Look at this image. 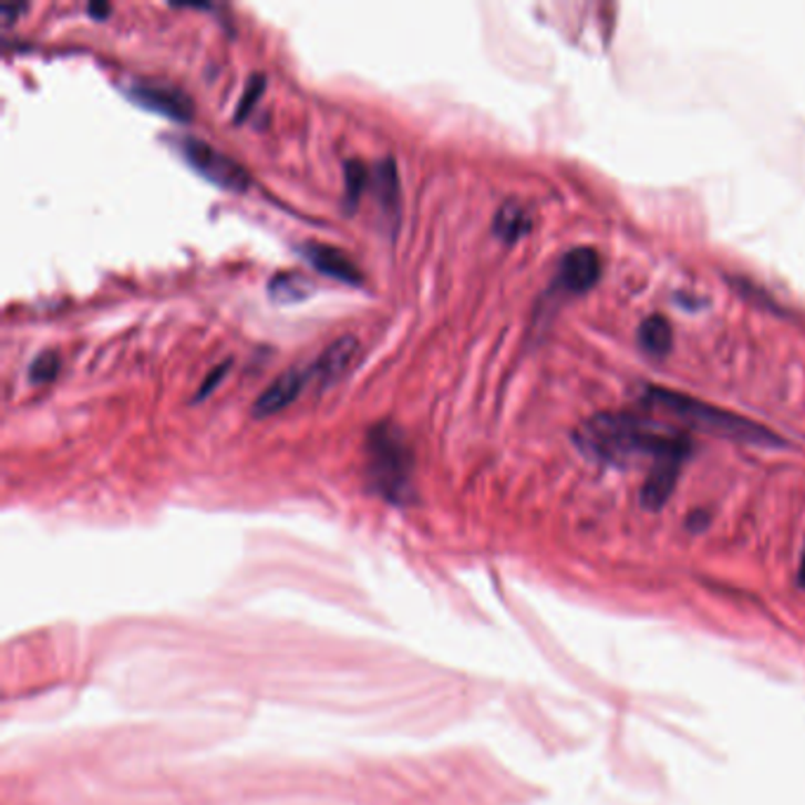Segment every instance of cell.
Returning a JSON list of instances; mask_svg holds the SVG:
<instances>
[{
    "label": "cell",
    "instance_id": "277c9868",
    "mask_svg": "<svg viewBox=\"0 0 805 805\" xmlns=\"http://www.w3.org/2000/svg\"><path fill=\"white\" fill-rule=\"evenodd\" d=\"M180 152L187 164L210 185L227 192H246L250 187V175L239 161L208 145V142L185 137L180 142Z\"/></svg>",
    "mask_w": 805,
    "mask_h": 805
},
{
    "label": "cell",
    "instance_id": "52a82bcc",
    "mask_svg": "<svg viewBox=\"0 0 805 805\" xmlns=\"http://www.w3.org/2000/svg\"><path fill=\"white\" fill-rule=\"evenodd\" d=\"M300 256L306 258L317 272H321L329 279L343 281L348 286H362V281H364L360 267L352 262V258L345 254V250L336 248V246L310 241L306 246H300Z\"/></svg>",
    "mask_w": 805,
    "mask_h": 805
},
{
    "label": "cell",
    "instance_id": "7a4b0ae2",
    "mask_svg": "<svg viewBox=\"0 0 805 805\" xmlns=\"http://www.w3.org/2000/svg\"><path fill=\"white\" fill-rule=\"evenodd\" d=\"M367 471L373 489L390 504H406L414 496V456L395 423L373 425L367 437Z\"/></svg>",
    "mask_w": 805,
    "mask_h": 805
},
{
    "label": "cell",
    "instance_id": "ac0fdd59",
    "mask_svg": "<svg viewBox=\"0 0 805 805\" xmlns=\"http://www.w3.org/2000/svg\"><path fill=\"white\" fill-rule=\"evenodd\" d=\"M229 362L227 364H220L216 371H213L210 375H208V379L204 381V385H202V390H199V395H196V400H204L206 395H208V392H213V388H216L220 381H223V375L229 371Z\"/></svg>",
    "mask_w": 805,
    "mask_h": 805
},
{
    "label": "cell",
    "instance_id": "4fadbf2b",
    "mask_svg": "<svg viewBox=\"0 0 805 805\" xmlns=\"http://www.w3.org/2000/svg\"><path fill=\"white\" fill-rule=\"evenodd\" d=\"M638 338H640V345L646 348L650 354L661 357V354H667L671 350L673 331H671V324L667 321V317L652 314L640 324Z\"/></svg>",
    "mask_w": 805,
    "mask_h": 805
},
{
    "label": "cell",
    "instance_id": "7c38bea8",
    "mask_svg": "<svg viewBox=\"0 0 805 805\" xmlns=\"http://www.w3.org/2000/svg\"><path fill=\"white\" fill-rule=\"evenodd\" d=\"M531 227V218L525 206L520 204H504L498 208L494 218V231L496 237L504 239L506 244H513L520 237H525Z\"/></svg>",
    "mask_w": 805,
    "mask_h": 805
},
{
    "label": "cell",
    "instance_id": "9c48e42d",
    "mask_svg": "<svg viewBox=\"0 0 805 805\" xmlns=\"http://www.w3.org/2000/svg\"><path fill=\"white\" fill-rule=\"evenodd\" d=\"M600 256L596 248L579 246L571 248L560 262V286L567 291L584 293L600 279Z\"/></svg>",
    "mask_w": 805,
    "mask_h": 805
},
{
    "label": "cell",
    "instance_id": "e0dca14e",
    "mask_svg": "<svg viewBox=\"0 0 805 805\" xmlns=\"http://www.w3.org/2000/svg\"><path fill=\"white\" fill-rule=\"evenodd\" d=\"M265 87H267V79H265L262 74H256L254 79L248 81L246 91H244V97H241V102H239V106H237V121H244V118L250 114V110H254V104H256V102L260 100V95L265 93Z\"/></svg>",
    "mask_w": 805,
    "mask_h": 805
},
{
    "label": "cell",
    "instance_id": "5b68a950",
    "mask_svg": "<svg viewBox=\"0 0 805 805\" xmlns=\"http://www.w3.org/2000/svg\"><path fill=\"white\" fill-rule=\"evenodd\" d=\"M128 97L140 104L142 110L166 116L177 123L194 118V102L180 87L158 85V83H135L128 87Z\"/></svg>",
    "mask_w": 805,
    "mask_h": 805
},
{
    "label": "cell",
    "instance_id": "ffe728a7",
    "mask_svg": "<svg viewBox=\"0 0 805 805\" xmlns=\"http://www.w3.org/2000/svg\"><path fill=\"white\" fill-rule=\"evenodd\" d=\"M798 579H801V584H805V550H803V560H801V569H798Z\"/></svg>",
    "mask_w": 805,
    "mask_h": 805
},
{
    "label": "cell",
    "instance_id": "3957f363",
    "mask_svg": "<svg viewBox=\"0 0 805 805\" xmlns=\"http://www.w3.org/2000/svg\"><path fill=\"white\" fill-rule=\"evenodd\" d=\"M648 402L667 409L669 414H673L675 419H683L692 427H700V431H706L711 435L740 440V442H749V444H780L775 433L758 425L756 421L730 414V411H725V409L681 395V392L664 390V388H648Z\"/></svg>",
    "mask_w": 805,
    "mask_h": 805
},
{
    "label": "cell",
    "instance_id": "ba28073f",
    "mask_svg": "<svg viewBox=\"0 0 805 805\" xmlns=\"http://www.w3.org/2000/svg\"><path fill=\"white\" fill-rule=\"evenodd\" d=\"M308 379H312L310 369L308 371L291 369V371L277 375V379L270 385H267L260 392V398L256 400L254 416L256 419H267V416L279 414V411H283L286 406H291L298 400L300 390L306 388Z\"/></svg>",
    "mask_w": 805,
    "mask_h": 805
},
{
    "label": "cell",
    "instance_id": "9a60e30c",
    "mask_svg": "<svg viewBox=\"0 0 805 805\" xmlns=\"http://www.w3.org/2000/svg\"><path fill=\"white\" fill-rule=\"evenodd\" d=\"M371 185V171L362 164V161H348L345 164V206L352 208L364 189Z\"/></svg>",
    "mask_w": 805,
    "mask_h": 805
},
{
    "label": "cell",
    "instance_id": "2e32d148",
    "mask_svg": "<svg viewBox=\"0 0 805 805\" xmlns=\"http://www.w3.org/2000/svg\"><path fill=\"white\" fill-rule=\"evenodd\" d=\"M60 367H62L60 354L45 350L35 357L33 364L29 367V379H31V383H50L52 379H58Z\"/></svg>",
    "mask_w": 805,
    "mask_h": 805
},
{
    "label": "cell",
    "instance_id": "6da1fadb",
    "mask_svg": "<svg viewBox=\"0 0 805 805\" xmlns=\"http://www.w3.org/2000/svg\"><path fill=\"white\" fill-rule=\"evenodd\" d=\"M581 452L605 463L626 465L640 456L654 461L667 456H688L690 440L629 414H600L586 421L575 435Z\"/></svg>",
    "mask_w": 805,
    "mask_h": 805
},
{
    "label": "cell",
    "instance_id": "8992f818",
    "mask_svg": "<svg viewBox=\"0 0 805 805\" xmlns=\"http://www.w3.org/2000/svg\"><path fill=\"white\" fill-rule=\"evenodd\" d=\"M360 354H362V345L354 336L338 338V341H333L324 352L319 354V360L310 369L312 379L317 381L319 388H329V385L338 383L341 379H345L357 362H360Z\"/></svg>",
    "mask_w": 805,
    "mask_h": 805
},
{
    "label": "cell",
    "instance_id": "d6986e66",
    "mask_svg": "<svg viewBox=\"0 0 805 805\" xmlns=\"http://www.w3.org/2000/svg\"><path fill=\"white\" fill-rule=\"evenodd\" d=\"M87 10H91V14H95L97 20H102V17H104L106 12H110V6H91Z\"/></svg>",
    "mask_w": 805,
    "mask_h": 805
},
{
    "label": "cell",
    "instance_id": "8fae6325",
    "mask_svg": "<svg viewBox=\"0 0 805 805\" xmlns=\"http://www.w3.org/2000/svg\"><path fill=\"white\" fill-rule=\"evenodd\" d=\"M371 187H373V194H375V199H379L381 208L388 213V216L395 218V213L400 210V175H398V166L392 164L390 158L381 161V164L373 168Z\"/></svg>",
    "mask_w": 805,
    "mask_h": 805
},
{
    "label": "cell",
    "instance_id": "5bb4252c",
    "mask_svg": "<svg viewBox=\"0 0 805 805\" xmlns=\"http://www.w3.org/2000/svg\"><path fill=\"white\" fill-rule=\"evenodd\" d=\"M310 293H312L310 281L302 279L300 275H293V272L279 275L270 283V296L275 300H279V302H296V300L308 298Z\"/></svg>",
    "mask_w": 805,
    "mask_h": 805
},
{
    "label": "cell",
    "instance_id": "30bf717a",
    "mask_svg": "<svg viewBox=\"0 0 805 805\" xmlns=\"http://www.w3.org/2000/svg\"><path fill=\"white\" fill-rule=\"evenodd\" d=\"M683 461L685 458H681V456H667V458L654 461L652 473L648 475L646 485H642V506L650 510H659L667 504L675 487L678 471H681Z\"/></svg>",
    "mask_w": 805,
    "mask_h": 805
}]
</instances>
